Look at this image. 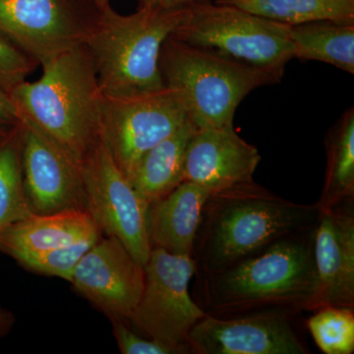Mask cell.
Returning <instances> with one entry per match:
<instances>
[{"instance_id":"obj_7","label":"cell","mask_w":354,"mask_h":354,"mask_svg":"<svg viewBox=\"0 0 354 354\" xmlns=\"http://www.w3.org/2000/svg\"><path fill=\"white\" fill-rule=\"evenodd\" d=\"M188 120L183 95L167 86L128 95L102 94V139L127 178L151 149Z\"/></svg>"},{"instance_id":"obj_25","label":"cell","mask_w":354,"mask_h":354,"mask_svg":"<svg viewBox=\"0 0 354 354\" xmlns=\"http://www.w3.org/2000/svg\"><path fill=\"white\" fill-rule=\"evenodd\" d=\"M39 66L18 46L11 43L0 32V88L11 92L14 88L27 80V77Z\"/></svg>"},{"instance_id":"obj_27","label":"cell","mask_w":354,"mask_h":354,"mask_svg":"<svg viewBox=\"0 0 354 354\" xmlns=\"http://www.w3.org/2000/svg\"><path fill=\"white\" fill-rule=\"evenodd\" d=\"M20 122L19 113L10 95L0 88V130L9 129Z\"/></svg>"},{"instance_id":"obj_14","label":"cell","mask_w":354,"mask_h":354,"mask_svg":"<svg viewBox=\"0 0 354 354\" xmlns=\"http://www.w3.org/2000/svg\"><path fill=\"white\" fill-rule=\"evenodd\" d=\"M260 160L258 149L234 127L196 129L186 148L183 181L218 194L254 183Z\"/></svg>"},{"instance_id":"obj_26","label":"cell","mask_w":354,"mask_h":354,"mask_svg":"<svg viewBox=\"0 0 354 354\" xmlns=\"http://www.w3.org/2000/svg\"><path fill=\"white\" fill-rule=\"evenodd\" d=\"M113 335L118 342V348L122 354H176L171 348H167L153 339H146L135 334L127 324L114 321Z\"/></svg>"},{"instance_id":"obj_20","label":"cell","mask_w":354,"mask_h":354,"mask_svg":"<svg viewBox=\"0 0 354 354\" xmlns=\"http://www.w3.org/2000/svg\"><path fill=\"white\" fill-rule=\"evenodd\" d=\"M325 183L319 209L353 199L354 195V109L344 111L326 137Z\"/></svg>"},{"instance_id":"obj_12","label":"cell","mask_w":354,"mask_h":354,"mask_svg":"<svg viewBox=\"0 0 354 354\" xmlns=\"http://www.w3.org/2000/svg\"><path fill=\"white\" fill-rule=\"evenodd\" d=\"M21 125L23 180L32 213L85 209L81 164L29 121L21 118Z\"/></svg>"},{"instance_id":"obj_13","label":"cell","mask_w":354,"mask_h":354,"mask_svg":"<svg viewBox=\"0 0 354 354\" xmlns=\"http://www.w3.org/2000/svg\"><path fill=\"white\" fill-rule=\"evenodd\" d=\"M191 353L200 354H305L286 317L265 312L235 319L207 314L191 330Z\"/></svg>"},{"instance_id":"obj_10","label":"cell","mask_w":354,"mask_h":354,"mask_svg":"<svg viewBox=\"0 0 354 354\" xmlns=\"http://www.w3.org/2000/svg\"><path fill=\"white\" fill-rule=\"evenodd\" d=\"M85 209L106 236H115L141 266L150 257L148 202L114 162L104 139L83 160Z\"/></svg>"},{"instance_id":"obj_5","label":"cell","mask_w":354,"mask_h":354,"mask_svg":"<svg viewBox=\"0 0 354 354\" xmlns=\"http://www.w3.org/2000/svg\"><path fill=\"white\" fill-rule=\"evenodd\" d=\"M187 12L188 6L139 8L130 15L111 7L102 11L84 44L102 94L128 95L165 87L160 50Z\"/></svg>"},{"instance_id":"obj_6","label":"cell","mask_w":354,"mask_h":354,"mask_svg":"<svg viewBox=\"0 0 354 354\" xmlns=\"http://www.w3.org/2000/svg\"><path fill=\"white\" fill-rule=\"evenodd\" d=\"M171 36L264 68L285 71L293 58L290 26L221 2L188 6Z\"/></svg>"},{"instance_id":"obj_15","label":"cell","mask_w":354,"mask_h":354,"mask_svg":"<svg viewBox=\"0 0 354 354\" xmlns=\"http://www.w3.org/2000/svg\"><path fill=\"white\" fill-rule=\"evenodd\" d=\"M342 203L319 209L313 239L318 276L313 310L354 306V216L348 205L342 207Z\"/></svg>"},{"instance_id":"obj_16","label":"cell","mask_w":354,"mask_h":354,"mask_svg":"<svg viewBox=\"0 0 354 354\" xmlns=\"http://www.w3.org/2000/svg\"><path fill=\"white\" fill-rule=\"evenodd\" d=\"M102 232L85 209H64L11 223L0 232V252L16 262L86 239H101Z\"/></svg>"},{"instance_id":"obj_30","label":"cell","mask_w":354,"mask_h":354,"mask_svg":"<svg viewBox=\"0 0 354 354\" xmlns=\"http://www.w3.org/2000/svg\"><path fill=\"white\" fill-rule=\"evenodd\" d=\"M139 3V8H155L162 7L164 0H137Z\"/></svg>"},{"instance_id":"obj_1","label":"cell","mask_w":354,"mask_h":354,"mask_svg":"<svg viewBox=\"0 0 354 354\" xmlns=\"http://www.w3.org/2000/svg\"><path fill=\"white\" fill-rule=\"evenodd\" d=\"M36 82L21 83L9 95L29 121L79 164L102 140V93L85 46L41 65Z\"/></svg>"},{"instance_id":"obj_21","label":"cell","mask_w":354,"mask_h":354,"mask_svg":"<svg viewBox=\"0 0 354 354\" xmlns=\"http://www.w3.org/2000/svg\"><path fill=\"white\" fill-rule=\"evenodd\" d=\"M221 3L288 26L316 21L354 23V0H234Z\"/></svg>"},{"instance_id":"obj_4","label":"cell","mask_w":354,"mask_h":354,"mask_svg":"<svg viewBox=\"0 0 354 354\" xmlns=\"http://www.w3.org/2000/svg\"><path fill=\"white\" fill-rule=\"evenodd\" d=\"M165 86L183 95L196 129L234 127L237 106L251 92L281 82L283 70L246 64L169 37L158 59Z\"/></svg>"},{"instance_id":"obj_24","label":"cell","mask_w":354,"mask_h":354,"mask_svg":"<svg viewBox=\"0 0 354 354\" xmlns=\"http://www.w3.org/2000/svg\"><path fill=\"white\" fill-rule=\"evenodd\" d=\"M99 239H86L70 245L50 249L28 256L17 263L28 271L70 281L77 263Z\"/></svg>"},{"instance_id":"obj_29","label":"cell","mask_w":354,"mask_h":354,"mask_svg":"<svg viewBox=\"0 0 354 354\" xmlns=\"http://www.w3.org/2000/svg\"><path fill=\"white\" fill-rule=\"evenodd\" d=\"M213 0H164L162 7L165 8H176L191 6V4L202 3V2H212ZM216 2H230L234 0H215Z\"/></svg>"},{"instance_id":"obj_11","label":"cell","mask_w":354,"mask_h":354,"mask_svg":"<svg viewBox=\"0 0 354 354\" xmlns=\"http://www.w3.org/2000/svg\"><path fill=\"white\" fill-rule=\"evenodd\" d=\"M70 283L111 322L128 325L141 299L145 274L120 239L102 236L77 263Z\"/></svg>"},{"instance_id":"obj_8","label":"cell","mask_w":354,"mask_h":354,"mask_svg":"<svg viewBox=\"0 0 354 354\" xmlns=\"http://www.w3.org/2000/svg\"><path fill=\"white\" fill-rule=\"evenodd\" d=\"M197 269L192 256L152 249L144 266L145 283L129 324L177 353H186L192 328L207 315L188 286Z\"/></svg>"},{"instance_id":"obj_23","label":"cell","mask_w":354,"mask_h":354,"mask_svg":"<svg viewBox=\"0 0 354 354\" xmlns=\"http://www.w3.org/2000/svg\"><path fill=\"white\" fill-rule=\"evenodd\" d=\"M307 322L318 348L326 354L354 351V313L351 307L325 306L317 309Z\"/></svg>"},{"instance_id":"obj_22","label":"cell","mask_w":354,"mask_h":354,"mask_svg":"<svg viewBox=\"0 0 354 354\" xmlns=\"http://www.w3.org/2000/svg\"><path fill=\"white\" fill-rule=\"evenodd\" d=\"M22 167V125L0 130V232L32 215Z\"/></svg>"},{"instance_id":"obj_18","label":"cell","mask_w":354,"mask_h":354,"mask_svg":"<svg viewBox=\"0 0 354 354\" xmlns=\"http://www.w3.org/2000/svg\"><path fill=\"white\" fill-rule=\"evenodd\" d=\"M195 131L196 127L188 120L140 160L128 180L149 204L167 196L183 183L186 148Z\"/></svg>"},{"instance_id":"obj_28","label":"cell","mask_w":354,"mask_h":354,"mask_svg":"<svg viewBox=\"0 0 354 354\" xmlns=\"http://www.w3.org/2000/svg\"><path fill=\"white\" fill-rule=\"evenodd\" d=\"M16 322V317L10 310L0 306V337L8 335Z\"/></svg>"},{"instance_id":"obj_19","label":"cell","mask_w":354,"mask_h":354,"mask_svg":"<svg viewBox=\"0 0 354 354\" xmlns=\"http://www.w3.org/2000/svg\"><path fill=\"white\" fill-rule=\"evenodd\" d=\"M293 58L325 62L354 74V23L316 21L290 26Z\"/></svg>"},{"instance_id":"obj_3","label":"cell","mask_w":354,"mask_h":354,"mask_svg":"<svg viewBox=\"0 0 354 354\" xmlns=\"http://www.w3.org/2000/svg\"><path fill=\"white\" fill-rule=\"evenodd\" d=\"M305 230L211 272L212 306L221 312L263 307L313 310L318 292L313 254L315 227L309 234H304Z\"/></svg>"},{"instance_id":"obj_9","label":"cell","mask_w":354,"mask_h":354,"mask_svg":"<svg viewBox=\"0 0 354 354\" xmlns=\"http://www.w3.org/2000/svg\"><path fill=\"white\" fill-rule=\"evenodd\" d=\"M102 12L92 0H0V32L41 66L84 46Z\"/></svg>"},{"instance_id":"obj_2","label":"cell","mask_w":354,"mask_h":354,"mask_svg":"<svg viewBox=\"0 0 354 354\" xmlns=\"http://www.w3.org/2000/svg\"><path fill=\"white\" fill-rule=\"evenodd\" d=\"M203 214L199 263L214 272L314 227L319 208L286 201L252 183L211 195Z\"/></svg>"},{"instance_id":"obj_17","label":"cell","mask_w":354,"mask_h":354,"mask_svg":"<svg viewBox=\"0 0 354 354\" xmlns=\"http://www.w3.org/2000/svg\"><path fill=\"white\" fill-rule=\"evenodd\" d=\"M209 197L211 193L204 187L183 181L167 196L151 203L148 211L151 248L192 256Z\"/></svg>"},{"instance_id":"obj_31","label":"cell","mask_w":354,"mask_h":354,"mask_svg":"<svg viewBox=\"0 0 354 354\" xmlns=\"http://www.w3.org/2000/svg\"><path fill=\"white\" fill-rule=\"evenodd\" d=\"M93 2L101 9L102 11L106 10V9L109 8L111 6H109V0H92Z\"/></svg>"}]
</instances>
